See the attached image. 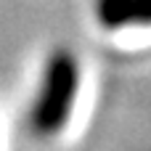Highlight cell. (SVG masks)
<instances>
[{
    "label": "cell",
    "mask_w": 151,
    "mask_h": 151,
    "mask_svg": "<svg viewBox=\"0 0 151 151\" xmlns=\"http://www.w3.org/2000/svg\"><path fill=\"white\" fill-rule=\"evenodd\" d=\"M80 85V66L69 50H56L42 72V85L32 106V127L40 135L58 133L74 106Z\"/></svg>",
    "instance_id": "obj_1"
},
{
    "label": "cell",
    "mask_w": 151,
    "mask_h": 151,
    "mask_svg": "<svg viewBox=\"0 0 151 151\" xmlns=\"http://www.w3.org/2000/svg\"><path fill=\"white\" fill-rule=\"evenodd\" d=\"M96 16L106 29L149 21V0H96Z\"/></svg>",
    "instance_id": "obj_2"
}]
</instances>
